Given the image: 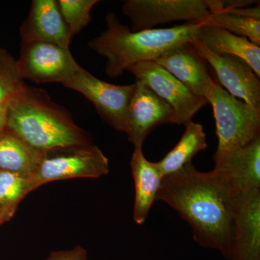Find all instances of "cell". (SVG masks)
<instances>
[{
	"instance_id": "2e32d148",
	"label": "cell",
	"mask_w": 260,
	"mask_h": 260,
	"mask_svg": "<svg viewBox=\"0 0 260 260\" xmlns=\"http://www.w3.org/2000/svg\"><path fill=\"white\" fill-rule=\"evenodd\" d=\"M130 166L135 181L133 218L135 223L142 225L156 200L164 177L155 162L145 158L142 148H135Z\"/></svg>"
},
{
	"instance_id": "603a6c76",
	"label": "cell",
	"mask_w": 260,
	"mask_h": 260,
	"mask_svg": "<svg viewBox=\"0 0 260 260\" xmlns=\"http://www.w3.org/2000/svg\"><path fill=\"white\" fill-rule=\"evenodd\" d=\"M24 85L16 59L6 49L0 48V104L13 99Z\"/></svg>"
},
{
	"instance_id": "ac0fdd59",
	"label": "cell",
	"mask_w": 260,
	"mask_h": 260,
	"mask_svg": "<svg viewBox=\"0 0 260 260\" xmlns=\"http://www.w3.org/2000/svg\"><path fill=\"white\" fill-rule=\"evenodd\" d=\"M8 127L0 133V170L30 178L44 156Z\"/></svg>"
},
{
	"instance_id": "9c48e42d",
	"label": "cell",
	"mask_w": 260,
	"mask_h": 260,
	"mask_svg": "<svg viewBox=\"0 0 260 260\" xmlns=\"http://www.w3.org/2000/svg\"><path fill=\"white\" fill-rule=\"evenodd\" d=\"M122 12L133 31L179 20L202 23L210 13L205 0H126Z\"/></svg>"
},
{
	"instance_id": "3957f363",
	"label": "cell",
	"mask_w": 260,
	"mask_h": 260,
	"mask_svg": "<svg viewBox=\"0 0 260 260\" xmlns=\"http://www.w3.org/2000/svg\"><path fill=\"white\" fill-rule=\"evenodd\" d=\"M201 23H187L167 28L133 31L114 13L106 15L107 29L88 42V47L107 59L106 74L120 76L132 65L155 61L166 51L196 37Z\"/></svg>"
},
{
	"instance_id": "5b68a950",
	"label": "cell",
	"mask_w": 260,
	"mask_h": 260,
	"mask_svg": "<svg viewBox=\"0 0 260 260\" xmlns=\"http://www.w3.org/2000/svg\"><path fill=\"white\" fill-rule=\"evenodd\" d=\"M109 172V162L96 145L90 143L47 152L30 178L34 190L52 181L99 178Z\"/></svg>"
},
{
	"instance_id": "8fae6325",
	"label": "cell",
	"mask_w": 260,
	"mask_h": 260,
	"mask_svg": "<svg viewBox=\"0 0 260 260\" xmlns=\"http://www.w3.org/2000/svg\"><path fill=\"white\" fill-rule=\"evenodd\" d=\"M134 92L127 109L126 135L135 148H143L145 138L152 130L164 124H172L174 110L144 83L135 81Z\"/></svg>"
},
{
	"instance_id": "d6986e66",
	"label": "cell",
	"mask_w": 260,
	"mask_h": 260,
	"mask_svg": "<svg viewBox=\"0 0 260 260\" xmlns=\"http://www.w3.org/2000/svg\"><path fill=\"white\" fill-rule=\"evenodd\" d=\"M185 128L177 144L160 161L155 162L164 178L179 172L208 146L206 134L202 124L191 121Z\"/></svg>"
},
{
	"instance_id": "d4e9b609",
	"label": "cell",
	"mask_w": 260,
	"mask_h": 260,
	"mask_svg": "<svg viewBox=\"0 0 260 260\" xmlns=\"http://www.w3.org/2000/svg\"><path fill=\"white\" fill-rule=\"evenodd\" d=\"M10 101L0 104V133L7 128Z\"/></svg>"
},
{
	"instance_id": "9a60e30c",
	"label": "cell",
	"mask_w": 260,
	"mask_h": 260,
	"mask_svg": "<svg viewBox=\"0 0 260 260\" xmlns=\"http://www.w3.org/2000/svg\"><path fill=\"white\" fill-rule=\"evenodd\" d=\"M154 61L184 84L191 93L205 98L213 78L208 73L206 61L190 42L169 49Z\"/></svg>"
},
{
	"instance_id": "ffe728a7",
	"label": "cell",
	"mask_w": 260,
	"mask_h": 260,
	"mask_svg": "<svg viewBox=\"0 0 260 260\" xmlns=\"http://www.w3.org/2000/svg\"><path fill=\"white\" fill-rule=\"evenodd\" d=\"M32 190L30 178L0 170V206L6 220L13 216L19 203Z\"/></svg>"
},
{
	"instance_id": "7402d4cb",
	"label": "cell",
	"mask_w": 260,
	"mask_h": 260,
	"mask_svg": "<svg viewBox=\"0 0 260 260\" xmlns=\"http://www.w3.org/2000/svg\"><path fill=\"white\" fill-rule=\"evenodd\" d=\"M61 16L68 26L71 39L91 21L90 13L98 0H59L57 1Z\"/></svg>"
},
{
	"instance_id": "5bb4252c",
	"label": "cell",
	"mask_w": 260,
	"mask_h": 260,
	"mask_svg": "<svg viewBox=\"0 0 260 260\" xmlns=\"http://www.w3.org/2000/svg\"><path fill=\"white\" fill-rule=\"evenodd\" d=\"M21 42H44L70 49L69 30L61 16L57 1L34 0L20 29Z\"/></svg>"
},
{
	"instance_id": "cb8c5ba5",
	"label": "cell",
	"mask_w": 260,
	"mask_h": 260,
	"mask_svg": "<svg viewBox=\"0 0 260 260\" xmlns=\"http://www.w3.org/2000/svg\"><path fill=\"white\" fill-rule=\"evenodd\" d=\"M46 260H88L87 251L80 246L69 250L53 251Z\"/></svg>"
},
{
	"instance_id": "277c9868",
	"label": "cell",
	"mask_w": 260,
	"mask_h": 260,
	"mask_svg": "<svg viewBox=\"0 0 260 260\" xmlns=\"http://www.w3.org/2000/svg\"><path fill=\"white\" fill-rule=\"evenodd\" d=\"M205 99L213 108L218 137L213 158L260 137V109L232 96L213 79Z\"/></svg>"
},
{
	"instance_id": "44dd1931",
	"label": "cell",
	"mask_w": 260,
	"mask_h": 260,
	"mask_svg": "<svg viewBox=\"0 0 260 260\" xmlns=\"http://www.w3.org/2000/svg\"><path fill=\"white\" fill-rule=\"evenodd\" d=\"M202 24L225 29L234 35L246 38L256 45H260V20L229 13H209Z\"/></svg>"
},
{
	"instance_id": "30bf717a",
	"label": "cell",
	"mask_w": 260,
	"mask_h": 260,
	"mask_svg": "<svg viewBox=\"0 0 260 260\" xmlns=\"http://www.w3.org/2000/svg\"><path fill=\"white\" fill-rule=\"evenodd\" d=\"M190 43L212 67L220 86L232 96L260 109L259 78L247 63L237 56L215 54L195 39Z\"/></svg>"
},
{
	"instance_id": "7a4b0ae2",
	"label": "cell",
	"mask_w": 260,
	"mask_h": 260,
	"mask_svg": "<svg viewBox=\"0 0 260 260\" xmlns=\"http://www.w3.org/2000/svg\"><path fill=\"white\" fill-rule=\"evenodd\" d=\"M7 127L42 153L92 143L88 133L44 89L26 85L10 99Z\"/></svg>"
},
{
	"instance_id": "6da1fadb",
	"label": "cell",
	"mask_w": 260,
	"mask_h": 260,
	"mask_svg": "<svg viewBox=\"0 0 260 260\" xmlns=\"http://www.w3.org/2000/svg\"><path fill=\"white\" fill-rule=\"evenodd\" d=\"M238 195L215 171L200 172L191 162L164 178L156 200L167 203L190 225L200 246L218 250L229 260Z\"/></svg>"
},
{
	"instance_id": "ba28073f",
	"label": "cell",
	"mask_w": 260,
	"mask_h": 260,
	"mask_svg": "<svg viewBox=\"0 0 260 260\" xmlns=\"http://www.w3.org/2000/svg\"><path fill=\"white\" fill-rule=\"evenodd\" d=\"M93 104L101 117L116 131H127V109L135 84L114 85L99 79L83 68L64 83Z\"/></svg>"
},
{
	"instance_id": "8992f818",
	"label": "cell",
	"mask_w": 260,
	"mask_h": 260,
	"mask_svg": "<svg viewBox=\"0 0 260 260\" xmlns=\"http://www.w3.org/2000/svg\"><path fill=\"white\" fill-rule=\"evenodd\" d=\"M17 64L23 80L62 85L71 80L82 68L70 49L44 42H21Z\"/></svg>"
},
{
	"instance_id": "4fadbf2b",
	"label": "cell",
	"mask_w": 260,
	"mask_h": 260,
	"mask_svg": "<svg viewBox=\"0 0 260 260\" xmlns=\"http://www.w3.org/2000/svg\"><path fill=\"white\" fill-rule=\"evenodd\" d=\"M213 160V170L236 194L260 189V137Z\"/></svg>"
},
{
	"instance_id": "52a82bcc",
	"label": "cell",
	"mask_w": 260,
	"mask_h": 260,
	"mask_svg": "<svg viewBox=\"0 0 260 260\" xmlns=\"http://www.w3.org/2000/svg\"><path fill=\"white\" fill-rule=\"evenodd\" d=\"M126 71L172 107L174 110L172 124L186 126L191 122L193 116L208 104L205 98L191 93L184 84L155 61L137 63Z\"/></svg>"
},
{
	"instance_id": "e0dca14e",
	"label": "cell",
	"mask_w": 260,
	"mask_h": 260,
	"mask_svg": "<svg viewBox=\"0 0 260 260\" xmlns=\"http://www.w3.org/2000/svg\"><path fill=\"white\" fill-rule=\"evenodd\" d=\"M196 40L218 55L240 58L260 78V47L245 37L234 35L219 27L200 24Z\"/></svg>"
},
{
	"instance_id": "7c38bea8",
	"label": "cell",
	"mask_w": 260,
	"mask_h": 260,
	"mask_svg": "<svg viewBox=\"0 0 260 260\" xmlns=\"http://www.w3.org/2000/svg\"><path fill=\"white\" fill-rule=\"evenodd\" d=\"M229 260H260V189L237 196Z\"/></svg>"
},
{
	"instance_id": "484cf974",
	"label": "cell",
	"mask_w": 260,
	"mask_h": 260,
	"mask_svg": "<svg viewBox=\"0 0 260 260\" xmlns=\"http://www.w3.org/2000/svg\"><path fill=\"white\" fill-rule=\"evenodd\" d=\"M3 220H6L5 217L4 212H3V208L0 206V223L3 221Z\"/></svg>"
}]
</instances>
